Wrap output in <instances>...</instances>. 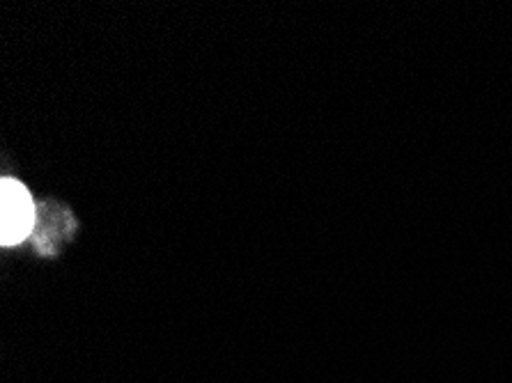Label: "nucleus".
I'll list each match as a JSON object with an SVG mask.
<instances>
[{"instance_id":"1","label":"nucleus","mask_w":512,"mask_h":383,"mask_svg":"<svg viewBox=\"0 0 512 383\" xmlns=\"http://www.w3.org/2000/svg\"><path fill=\"white\" fill-rule=\"evenodd\" d=\"M35 205L26 186L5 177L0 182V244L5 248L21 244L33 232Z\"/></svg>"}]
</instances>
